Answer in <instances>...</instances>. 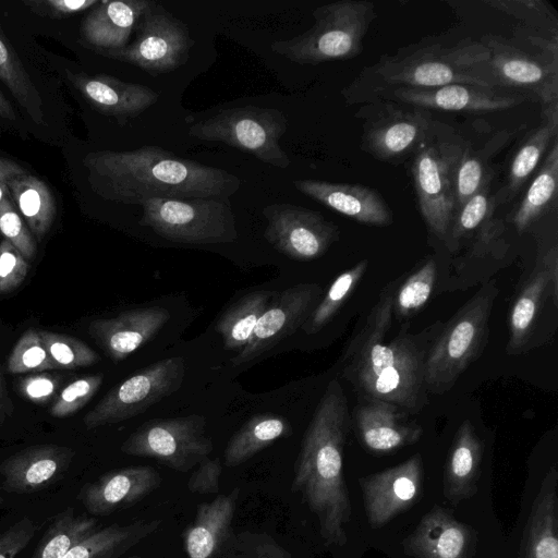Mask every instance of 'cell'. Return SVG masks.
Instances as JSON below:
<instances>
[{
  "label": "cell",
  "mask_w": 558,
  "mask_h": 558,
  "mask_svg": "<svg viewBox=\"0 0 558 558\" xmlns=\"http://www.w3.org/2000/svg\"><path fill=\"white\" fill-rule=\"evenodd\" d=\"M398 286L393 281L381 291L352 336L341 357V375L367 401H385L417 412L428 403L426 359L444 325L436 322L416 333L400 331L385 342Z\"/></svg>",
  "instance_id": "obj_1"
},
{
  "label": "cell",
  "mask_w": 558,
  "mask_h": 558,
  "mask_svg": "<svg viewBox=\"0 0 558 558\" xmlns=\"http://www.w3.org/2000/svg\"><path fill=\"white\" fill-rule=\"evenodd\" d=\"M83 165L96 195L125 205H141L150 198L223 199L241 187V180L233 173L156 145L92 151Z\"/></svg>",
  "instance_id": "obj_2"
},
{
  "label": "cell",
  "mask_w": 558,
  "mask_h": 558,
  "mask_svg": "<svg viewBox=\"0 0 558 558\" xmlns=\"http://www.w3.org/2000/svg\"><path fill=\"white\" fill-rule=\"evenodd\" d=\"M349 427L345 395L338 379H332L304 434L291 484L316 515L327 545L347 543L352 508L343 477V448Z\"/></svg>",
  "instance_id": "obj_3"
},
{
  "label": "cell",
  "mask_w": 558,
  "mask_h": 558,
  "mask_svg": "<svg viewBox=\"0 0 558 558\" xmlns=\"http://www.w3.org/2000/svg\"><path fill=\"white\" fill-rule=\"evenodd\" d=\"M489 51L480 40L461 39L442 44L417 45L393 56H381L374 74L387 87L432 88L450 84L492 87Z\"/></svg>",
  "instance_id": "obj_4"
},
{
  "label": "cell",
  "mask_w": 558,
  "mask_h": 558,
  "mask_svg": "<svg viewBox=\"0 0 558 558\" xmlns=\"http://www.w3.org/2000/svg\"><path fill=\"white\" fill-rule=\"evenodd\" d=\"M375 4L366 0H340L313 11L314 24L306 32L270 44V50L291 62L317 65L359 56L375 19Z\"/></svg>",
  "instance_id": "obj_5"
},
{
  "label": "cell",
  "mask_w": 558,
  "mask_h": 558,
  "mask_svg": "<svg viewBox=\"0 0 558 558\" xmlns=\"http://www.w3.org/2000/svg\"><path fill=\"white\" fill-rule=\"evenodd\" d=\"M497 295L495 281L485 283L442 326L426 359L428 392L441 395L450 390L480 357L488 338L489 317Z\"/></svg>",
  "instance_id": "obj_6"
},
{
  "label": "cell",
  "mask_w": 558,
  "mask_h": 558,
  "mask_svg": "<svg viewBox=\"0 0 558 558\" xmlns=\"http://www.w3.org/2000/svg\"><path fill=\"white\" fill-rule=\"evenodd\" d=\"M141 206L140 225L171 242L222 244L238 238L229 198H150Z\"/></svg>",
  "instance_id": "obj_7"
},
{
  "label": "cell",
  "mask_w": 558,
  "mask_h": 558,
  "mask_svg": "<svg viewBox=\"0 0 558 558\" xmlns=\"http://www.w3.org/2000/svg\"><path fill=\"white\" fill-rule=\"evenodd\" d=\"M287 129L288 120L281 110L244 106L225 109L195 122L189 128V134L201 141L225 143L265 163L286 169L291 161L279 140Z\"/></svg>",
  "instance_id": "obj_8"
},
{
  "label": "cell",
  "mask_w": 558,
  "mask_h": 558,
  "mask_svg": "<svg viewBox=\"0 0 558 558\" xmlns=\"http://www.w3.org/2000/svg\"><path fill=\"white\" fill-rule=\"evenodd\" d=\"M462 141L433 126L413 154L411 172L420 213L428 229L446 239L456 215L453 175L463 151Z\"/></svg>",
  "instance_id": "obj_9"
},
{
  "label": "cell",
  "mask_w": 558,
  "mask_h": 558,
  "mask_svg": "<svg viewBox=\"0 0 558 558\" xmlns=\"http://www.w3.org/2000/svg\"><path fill=\"white\" fill-rule=\"evenodd\" d=\"M488 71L496 88L535 96L546 120L558 123V53L526 51L508 39L485 35Z\"/></svg>",
  "instance_id": "obj_10"
},
{
  "label": "cell",
  "mask_w": 558,
  "mask_h": 558,
  "mask_svg": "<svg viewBox=\"0 0 558 558\" xmlns=\"http://www.w3.org/2000/svg\"><path fill=\"white\" fill-rule=\"evenodd\" d=\"M129 456L151 458L185 473L207 458L214 449L206 418L199 414L154 418L137 427L121 445Z\"/></svg>",
  "instance_id": "obj_11"
},
{
  "label": "cell",
  "mask_w": 558,
  "mask_h": 558,
  "mask_svg": "<svg viewBox=\"0 0 558 558\" xmlns=\"http://www.w3.org/2000/svg\"><path fill=\"white\" fill-rule=\"evenodd\" d=\"M137 37L122 49L95 52L140 68L153 76L171 72L190 57L194 40L186 24L153 1L136 24Z\"/></svg>",
  "instance_id": "obj_12"
},
{
  "label": "cell",
  "mask_w": 558,
  "mask_h": 558,
  "mask_svg": "<svg viewBox=\"0 0 558 558\" xmlns=\"http://www.w3.org/2000/svg\"><path fill=\"white\" fill-rule=\"evenodd\" d=\"M185 374L180 356L158 361L108 391L84 417L87 428L116 424L141 415L180 389Z\"/></svg>",
  "instance_id": "obj_13"
},
{
  "label": "cell",
  "mask_w": 558,
  "mask_h": 558,
  "mask_svg": "<svg viewBox=\"0 0 558 558\" xmlns=\"http://www.w3.org/2000/svg\"><path fill=\"white\" fill-rule=\"evenodd\" d=\"M267 220L266 241L287 257L308 262L323 256L339 239V229L320 213L279 203L263 209Z\"/></svg>",
  "instance_id": "obj_14"
},
{
  "label": "cell",
  "mask_w": 558,
  "mask_h": 558,
  "mask_svg": "<svg viewBox=\"0 0 558 558\" xmlns=\"http://www.w3.org/2000/svg\"><path fill=\"white\" fill-rule=\"evenodd\" d=\"M320 294L317 283H299L271 298L250 341L231 359L232 365L253 361L294 333L317 305Z\"/></svg>",
  "instance_id": "obj_15"
},
{
  "label": "cell",
  "mask_w": 558,
  "mask_h": 558,
  "mask_svg": "<svg viewBox=\"0 0 558 558\" xmlns=\"http://www.w3.org/2000/svg\"><path fill=\"white\" fill-rule=\"evenodd\" d=\"M433 126L425 109L385 105L364 123L361 147L376 159L397 165L416 151Z\"/></svg>",
  "instance_id": "obj_16"
},
{
  "label": "cell",
  "mask_w": 558,
  "mask_h": 558,
  "mask_svg": "<svg viewBox=\"0 0 558 558\" xmlns=\"http://www.w3.org/2000/svg\"><path fill=\"white\" fill-rule=\"evenodd\" d=\"M364 509L373 529L389 523L420 498L423 463L416 453L404 462L360 478Z\"/></svg>",
  "instance_id": "obj_17"
},
{
  "label": "cell",
  "mask_w": 558,
  "mask_h": 558,
  "mask_svg": "<svg viewBox=\"0 0 558 558\" xmlns=\"http://www.w3.org/2000/svg\"><path fill=\"white\" fill-rule=\"evenodd\" d=\"M388 96L413 108L466 112L505 110L527 99L526 95L515 92L464 84L432 88L393 87Z\"/></svg>",
  "instance_id": "obj_18"
},
{
  "label": "cell",
  "mask_w": 558,
  "mask_h": 558,
  "mask_svg": "<svg viewBox=\"0 0 558 558\" xmlns=\"http://www.w3.org/2000/svg\"><path fill=\"white\" fill-rule=\"evenodd\" d=\"M162 483L150 465H133L106 472L82 486L77 498L94 517L109 515L135 506Z\"/></svg>",
  "instance_id": "obj_19"
},
{
  "label": "cell",
  "mask_w": 558,
  "mask_h": 558,
  "mask_svg": "<svg viewBox=\"0 0 558 558\" xmlns=\"http://www.w3.org/2000/svg\"><path fill=\"white\" fill-rule=\"evenodd\" d=\"M412 558H472L473 530L449 510L435 505L402 543Z\"/></svg>",
  "instance_id": "obj_20"
},
{
  "label": "cell",
  "mask_w": 558,
  "mask_h": 558,
  "mask_svg": "<svg viewBox=\"0 0 558 558\" xmlns=\"http://www.w3.org/2000/svg\"><path fill=\"white\" fill-rule=\"evenodd\" d=\"M161 306L136 307L89 324L90 336L116 362L122 361L149 341L169 320Z\"/></svg>",
  "instance_id": "obj_21"
},
{
  "label": "cell",
  "mask_w": 558,
  "mask_h": 558,
  "mask_svg": "<svg viewBox=\"0 0 558 558\" xmlns=\"http://www.w3.org/2000/svg\"><path fill=\"white\" fill-rule=\"evenodd\" d=\"M74 451L64 446L39 445L23 449L0 464L2 489L14 494L39 492L62 477Z\"/></svg>",
  "instance_id": "obj_22"
},
{
  "label": "cell",
  "mask_w": 558,
  "mask_h": 558,
  "mask_svg": "<svg viewBox=\"0 0 558 558\" xmlns=\"http://www.w3.org/2000/svg\"><path fill=\"white\" fill-rule=\"evenodd\" d=\"M293 185L300 193L360 223L386 227L392 222L387 203L368 186L312 179L295 180Z\"/></svg>",
  "instance_id": "obj_23"
},
{
  "label": "cell",
  "mask_w": 558,
  "mask_h": 558,
  "mask_svg": "<svg viewBox=\"0 0 558 558\" xmlns=\"http://www.w3.org/2000/svg\"><path fill=\"white\" fill-rule=\"evenodd\" d=\"M66 76L93 107L118 119L135 118L159 98L148 86L123 82L110 75L92 76L66 71Z\"/></svg>",
  "instance_id": "obj_24"
},
{
  "label": "cell",
  "mask_w": 558,
  "mask_h": 558,
  "mask_svg": "<svg viewBox=\"0 0 558 558\" xmlns=\"http://www.w3.org/2000/svg\"><path fill=\"white\" fill-rule=\"evenodd\" d=\"M400 410L385 401H367L354 410L359 437L369 451L389 453L420 440L423 428Z\"/></svg>",
  "instance_id": "obj_25"
},
{
  "label": "cell",
  "mask_w": 558,
  "mask_h": 558,
  "mask_svg": "<svg viewBox=\"0 0 558 558\" xmlns=\"http://www.w3.org/2000/svg\"><path fill=\"white\" fill-rule=\"evenodd\" d=\"M240 497V488L218 495L211 501L201 502L193 522L183 531L186 558H219L222 547L234 531L232 522Z\"/></svg>",
  "instance_id": "obj_26"
},
{
  "label": "cell",
  "mask_w": 558,
  "mask_h": 558,
  "mask_svg": "<svg viewBox=\"0 0 558 558\" xmlns=\"http://www.w3.org/2000/svg\"><path fill=\"white\" fill-rule=\"evenodd\" d=\"M151 0H102L81 24V38L94 51L122 49Z\"/></svg>",
  "instance_id": "obj_27"
},
{
  "label": "cell",
  "mask_w": 558,
  "mask_h": 558,
  "mask_svg": "<svg viewBox=\"0 0 558 558\" xmlns=\"http://www.w3.org/2000/svg\"><path fill=\"white\" fill-rule=\"evenodd\" d=\"M557 245L549 248L517 296L509 317L508 353L519 351L529 340L533 324L543 306L547 290L557 305Z\"/></svg>",
  "instance_id": "obj_28"
},
{
  "label": "cell",
  "mask_w": 558,
  "mask_h": 558,
  "mask_svg": "<svg viewBox=\"0 0 558 558\" xmlns=\"http://www.w3.org/2000/svg\"><path fill=\"white\" fill-rule=\"evenodd\" d=\"M558 471L545 475L533 501L521 544V558H558Z\"/></svg>",
  "instance_id": "obj_29"
},
{
  "label": "cell",
  "mask_w": 558,
  "mask_h": 558,
  "mask_svg": "<svg viewBox=\"0 0 558 558\" xmlns=\"http://www.w3.org/2000/svg\"><path fill=\"white\" fill-rule=\"evenodd\" d=\"M483 444L470 421L458 428L444 471V494L458 505L476 493L481 474Z\"/></svg>",
  "instance_id": "obj_30"
},
{
  "label": "cell",
  "mask_w": 558,
  "mask_h": 558,
  "mask_svg": "<svg viewBox=\"0 0 558 558\" xmlns=\"http://www.w3.org/2000/svg\"><path fill=\"white\" fill-rule=\"evenodd\" d=\"M292 433L291 424L283 416L274 413L255 414L229 439L223 451V464L228 468L243 464Z\"/></svg>",
  "instance_id": "obj_31"
},
{
  "label": "cell",
  "mask_w": 558,
  "mask_h": 558,
  "mask_svg": "<svg viewBox=\"0 0 558 558\" xmlns=\"http://www.w3.org/2000/svg\"><path fill=\"white\" fill-rule=\"evenodd\" d=\"M161 520H135L126 524L112 523L96 530L74 545L63 558H118L155 533Z\"/></svg>",
  "instance_id": "obj_32"
},
{
  "label": "cell",
  "mask_w": 558,
  "mask_h": 558,
  "mask_svg": "<svg viewBox=\"0 0 558 558\" xmlns=\"http://www.w3.org/2000/svg\"><path fill=\"white\" fill-rule=\"evenodd\" d=\"M7 186L29 231L40 241L56 218L51 191L44 181L28 172L11 178Z\"/></svg>",
  "instance_id": "obj_33"
},
{
  "label": "cell",
  "mask_w": 558,
  "mask_h": 558,
  "mask_svg": "<svg viewBox=\"0 0 558 558\" xmlns=\"http://www.w3.org/2000/svg\"><path fill=\"white\" fill-rule=\"evenodd\" d=\"M557 187L558 143L556 138L511 217L512 223L520 233L556 206Z\"/></svg>",
  "instance_id": "obj_34"
},
{
  "label": "cell",
  "mask_w": 558,
  "mask_h": 558,
  "mask_svg": "<svg viewBox=\"0 0 558 558\" xmlns=\"http://www.w3.org/2000/svg\"><path fill=\"white\" fill-rule=\"evenodd\" d=\"M272 296V292L265 290L247 293L220 316L216 330L227 350L239 352L246 345Z\"/></svg>",
  "instance_id": "obj_35"
},
{
  "label": "cell",
  "mask_w": 558,
  "mask_h": 558,
  "mask_svg": "<svg viewBox=\"0 0 558 558\" xmlns=\"http://www.w3.org/2000/svg\"><path fill=\"white\" fill-rule=\"evenodd\" d=\"M97 525L95 517L76 514L74 508L68 507L52 519L29 558H63L74 545L95 532Z\"/></svg>",
  "instance_id": "obj_36"
},
{
  "label": "cell",
  "mask_w": 558,
  "mask_h": 558,
  "mask_svg": "<svg viewBox=\"0 0 558 558\" xmlns=\"http://www.w3.org/2000/svg\"><path fill=\"white\" fill-rule=\"evenodd\" d=\"M558 123H546L534 129L515 150L508 169L504 202L515 196L527 182L550 143L557 138Z\"/></svg>",
  "instance_id": "obj_37"
},
{
  "label": "cell",
  "mask_w": 558,
  "mask_h": 558,
  "mask_svg": "<svg viewBox=\"0 0 558 558\" xmlns=\"http://www.w3.org/2000/svg\"><path fill=\"white\" fill-rule=\"evenodd\" d=\"M0 80L33 122L43 124V99L15 50L0 26Z\"/></svg>",
  "instance_id": "obj_38"
},
{
  "label": "cell",
  "mask_w": 558,
  "mask_h": 558,
  "mask_svg": "<svg viewBox=\"0 0 558 558\" xmlns=\"http://www.w3.org/2000/svg\"><path fill=\"white\" fill-rule=\"evenodd\" d=\"M506 141L494 138L481 150H472L464 147L457 162L453 175V192L456 213L474 194H476L493 174L488 167L490 156L500 147L499 143Z\"/></svg>",
  "instance_id": "obj_39"
},
{
  "label": "cell",
  "mask_w": 558,
  "mask_h": 558,
  "mask_svg": "<svg viewBox=\"0 0 558 558\" xmlns=\"http://www.w3.org/2000/svg\"><path fill=\"white\" fill-rule=\"evenodd\" d=\"M367 267L368 260L364 258L333 280L324 298L317 303L302 325V329L306 335L318 332L332 319L357 287Z\"/></svg>",
  "instance_id": "obj_40"
},
{
  "label": "cell",
  "mask_w": 558,
  "mask_h": 558,
  "mask_svg": "<svg viewBox=\"0 0 558 558\" xmlns=\"http://www.w3.org/2000/svg\"><path fill=\"white\" fill-rule=\"evenodd\" d=\"M436 278V263L429 258L398 286L393 298V316L403 319L420 311L429 300Z\"/></svg>",
  "instance_id": "obj_41"
},
{
  "label": "cell",
  "mask_w": 558,
  "mask_h": 558,
  "mask_svg": "<svg viewBox=\"0 0 558 558\" xmlns=\"http://www.w3.org/2000/svg\"><path fill=\"white\" fill-rule=\"evenodd\" d=\"M38 332L57 369L90 366L100 360L92 348L76 338L46 330Z\"/></svg>",
  "instance_id": "obj_42"
},
{
  "label": "cell",
  "mask_w": 558,
  "mask_h": 558,
  "mask_svg": "<svg viewBox=\"0 0 558 558\" xmlns=\"http://www.w3.org/2000/svg\"><path fill=\"white\" fill-rule=\"evenodd\" d=\"M219 558H294L267 533L233 531L227 538Z\"/></svg>",
  "instance_id": "obj_43"
},
{
  "label": "cell",
  "mask_w": 558,
  "mask_h": 558,
  "mask_svg": "<svg viewBox=\"0 0 558 558\" xmlns=\"http://www.w3.org/2000/svg\"><path fill=\"white\" fill-rule=\"evenodd\" d=\"M57 369L50 360L46 347L35 329L26 330L15 343L9 360L11 374L39 373Z\"/></svg>",
  "instance_id": "obj_44"
},
{
  "label": "cell",
  "mask_w": 558,
  "mask_h": 558,
  "mask_svg": "<svg viewBox=\"0 0 558 558\" xmlns=\"http://www.w3.org/2000/svg\"><path fill=\"white\" fill-rule=\"evenodd\" d=\"M490 182L492 180L485 183V185L470 197L456 213L448 232L452 241H457L470 234L484 222H488L496 203L490 195Z\"/></svg>",
  "instance_id": "obj_45"
},
{
  "label": "cell",
  "mask_w": 558,
  "mask_h": 558,
  "mask_svg": "<svg viewBox=\"0 0 558 558\" xmlns=\"http://www.w3.org/2000/svg\"><path fill=\"white\" fill-rule=\"evenodd\" d=\"M102 375H90L75 379L64 387L49 412L53 417H66L81 410L102 384Z\"/></svg>",
  "instance_id": "obj_46"
},
{
  "label": "cell",
  "mask_w": 558,
  "mask_h": 558,
  "mask_svg": "<svg viewBox=\"0 0 558 558\" xmlns=\"http://www.w3.org/2000/svg\"><path fill=\"white\" fill-rule=\"evenodd\" d=\"M0 232L21 254L32 259L37 251L35 239L14 204L7 196L0 205Z\"/></svg>",
  "instance_id": "obj_47"
},
{
  "label": "cell",
  "mask_w": 558,
  "mask_h": 558,
  "mask_svg": "<svg viewBox=\"0 0 558 558\" xmlns=\"http://www.w3.org/2000/svg\"><path fill=\"white\" fill-rule=\"evenodd\" d=\"M29 265L8 240L0 243V294L16 289L27 276Z\"/></svg>",
  "instance_id": "obj_48"
},
{
  "label": "cell",
  "mask_w": 558,
  "mask_h": 558,
  "mask_svg": "<svg viewBox=\"0 0 558 558\" xmlns=\"http://www.w3.org/2000/svg\"><path fill=\"white\" fill-rule=\"evenodd\" d=\"M37 531L36 522L23 517L0 534V558H16L32 542Z\"/></svg>",
  "instance_id": "obj_49"
},
{
  "label": "cell",
  "mask_w": 558,
  "mask_h": 558,
  "mask_svg": "<svg viewBox=\"0 0 558 558\" xmlns=\"http://www.w3.org/2000/svg\"><path fill=\"white\" fill-rule=\"evenodd\" d=\"M99 0H24L23 4L33 13L47 19H65L75 13L93 9Z\"/></svg>",
  "instance_id": "obj_50"
},
{
  "label": "cell",
  "mask_w": 558,
  "mask_h": 558,
  "mask_svg": "<svg viewBox=\"0 0 558 558\" xmlns=\"http://www.w3.org/2000/svg\"><path fill=\"white\" fill-rule=\"evenodd\" d=\"M191 474L186 487L193 494H216L219 490V480L222 465L219 458H205Z\"/></svg>",
  "instance_id": "obj_51"
},
{
  "label": "cell",
  "mask_w": 558,
  "mask_h": 558,
  "mask_svg": "<svg viewBox=\"0 0 558 558\" xmlns=\"http://www.w3.org/2000/svg\"><path fill=\"white\" fill-rule=\"evenodd\" d=\"M59 385V378L39 374L21 378L17 388L24 398L41 404L56 397Z\"/></svg>",
  "instance_id": "obj_52"
},
{
  "label": "cell",
  "mask_w": 558,
  "mask_h": 558,
  "mask_svg": "<svg viewBox=\"0 0 558 558\" xmlns=\"http://www.w3.org/2000/svg\"><path fill=\"white\" fill-rule=\"evenodd\" d=\"M27 172L19 163L0 156V205L9 196L8 181L16 175Z\"/></svg>",
  "instance_id": "obj_53"
},
{
  "label": "cell",
  "mask_w": 558,
  "mask_h": 558,
  "mask_svg": "<svg viewBox=\"0 0 558 558\" xmlns=\"http://www.w3.org/2000/svg\"><path fill=\"white\" fill-rule=\"evenodd\" d=\"M13 403L7 392L3 379L0 375V424L12 414Z\"/></svg>",
  "instance_id": "obj_54"
},
{
  "label": "cell",
  "mask_w": 558,
  "mask_h": 558,
  "mask_svg": "<svg viewBox=\"0 0 558 558\" xmlns=\"http://www.w3.org/2000/svg\"><path fill=\"white\" fill-rule=\"evenodd\" d=\"M0 118L15 121L16 114L15 111L10 104V101L4 97L3 93L0 89Z\"/></svg>",
  "instance_id": "obj_55"
},
{
  "label": "cell",
  "mask_w": 558,
  "mask_h": 558,
  "mask_svg": "<svg viewBox=\"0 0 558 558\" xmlns=\"http://www.w3.org/2000/svg\"><path fill=\"white\" fill-rule=\"evenodd\" d=\"M3 504V499L2 497H0V506Z\"/></svg>",
  "instance_id": "obj_56"
},
{
  "label": "cell",
  "mask_w": 558,
  "mask_h": 558,
  "mask_svg": "<svg viewBox=\"0 0 558 558\" xmlns=\"http://www.w3.org/2000/svg\"><path fill=\"white\" fill-rule=\"evenodd\" d=\"M129 558H137V557H129Z\"/></svg>",
  "instance_id": "obj_57"
}]
</instances>
